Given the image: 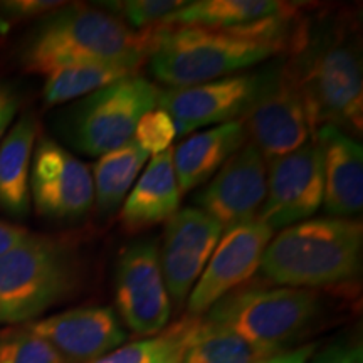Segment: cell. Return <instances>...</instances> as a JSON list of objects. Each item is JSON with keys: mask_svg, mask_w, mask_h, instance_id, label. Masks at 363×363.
<instances>
[{"mask_svg": "<svg viewBox=\"0 0 363 363\" xmlns=\"http://www.w3.org/2000/svg\"><path fill=\"white\" fill-rule=\"evenodd\" d=\"M153 49L155 27L136 33L99 9L65 4L34 27L22 48L21 65L26 72L43 76L93 62L140 67Z\"/></svg>", "mask_w": 363, "mask_h": 363, "instance_id": "6da1fadb", "label": "cell"}, {"mask_svg": "<svg viewBox=\"0 0 363 363\" xmlns=\"http://www.w3.org/2000/svg\"><path fill=\"white\" fill-rule=\"evenodd\" d=\"M363 225L325 217L286 227L267 244L262 279L286 288H320L355 279L362 269Z\"/></svg>", "mask_w": 363, "mask_h": 363, "instance_id": "7a4b0ae2", "label": "cell"}, {"mask_svg": "<svg viewBox=\"0 0 363 363\" xmlns=\"http://www.w3.org/2000/svg\"><path fill=\"white\" fill-rule=\"evenodd\" d=\"M83 278V259L67 239L30 234L0 256V325L30 323L62 301Z\"/></svg>", "mask_w": 363, "mask_h": 363, "instance_id": "3957f363", "label": "cell"}, {"mask_svg": "<svg viewBox=\"0 0 363 363\" xmlns=\"http://www.w3.org/2000/svg\"><path fill=\"white\" fill-rule=\"evenodd\" d=\"M288 65L305 98L313 136L325 125L362 135L363 72L355 45L328 34L318 39L310 34Z\"/></svg>", "mask_w": 363, "mask_h": 363, "instance_id": "277c9868", "label": "cell"}, {"mask_svg": "<svg viewBox=\"0 0 363 363\" xmlns=\"http://www.w3.org/2000/svg\"><path fill=\"white\" fill-rule=\"evenodd\" d=\"M320 296L303 288H242L216 303L203 321L230 331L262 357L289 350L320 316Z\"/></svg>", "mask_w": 363, "mask_h": 363, "instance_id": "5b68a950", "label": "cell"}, {"mask_svg": "<svg viewBox=\"0 0 363 363\" xmlns=\"http://www.w3.org/2000/svg\"><path fill=\"white\" fill-rule=\"evenodd\" d=\"M281 54L269 44L206 27H155L152 72L172 89L233 76Z\"/></svg>", "mask_w": 363, "mask_h": 363, "instance_id": "8992f818", "label": "cell"}, {"mask_svg": "<svg viewBox=\"0 0 363 363\" xmlns=\"http://www.w3.org/2000/svg\"><path fill=\"white\" fill-rule=\"evenodd\" d=\"M160 91L133 74L81 98L65 116V131L79 152L99 157L133 138L143 115L157 106Z\"/></svg>", "mask_w": 363, "mask_h": 363, "instance_id": "52a82bcc", "label": "cell"}, {"mask_svg": "<svg viewBox=\"0 0 363 363\" xmlns=\"http://www.w3.org/2000/svg\"><path fill=\"white\" fill-rule=\"evenodd\" d=\"M242 123L267 163L310 142L313 130L306 103L288 62L266 71L264 84Z\"/></svg>", "mask_w": 363, "mask_h": 363, "instance_id": "ba28073f", "label": "cell"}, {"mask_svg": "<svg viewBox=\"0 0 363 363\" xmlns=\"http://www.w3.org/2000/svg\"><path fill=\"white\" fill-rule=\"evenodd\" d=\"M325 150L313 136L301 148L267 163L266 199L257 219L272 230L310 219L323 203Z\"/></svg>", "mask_w": 363, "mask_h": 363, "instance_id": "9c48e42d", "label": "cell"}, {"mask_svg": "<svg viewBox=\"0 0 363 363\" xmlns=\"http://www.w3.org/2000/svg\"><path fill=\"white\" fill-rule=\"evenodd\" d=\"M29 190L35 212L62 224L84 219L94 202L89 167L48 136L35 145Z\"/></svg>", "mask_w": 363, "mask_h": 363, "instance_id": "30bf717a", "label": "cell"}, {"mask_svg": "<svg viewBox=\"0 0 363 363\" xmlns=\"http://www.w3.org/2000/svg\"><path fill=\"white\" fill-rule=\"evenodd\" d=\"M115 298L120 316L136 335L152 337L169 323L170 298L153 240H138L121 254L116 266Z\"/></svg>", "mask_w": 363, "mask_h": 363, "instance_id": "8fae6325", "label": "cell"}, {"mask_svg": "<svg viewBox=\"0 0 363 363\" xmlns=\"http://www.w3.org/2000/svg\"><path fill=\"white\" fill-rule=\"evenodd\" d=\"M266 71L244 72L158 94L157 106L174 121L177 135L202 126L242 120L264 84Z\"/></svg>", "mask_w": 363, "mask_h": 363, "instance_id": "7c38bea8", "label": "cell"}, {"mask_svg": "<svg viewBox=\"0 0 363 363\" xmlns=\"http://www.w3.org/2000/svg\"><path fill=\"white\" fill-rule=\"evenodd\" d=\"M272 233L274 230L259 219L225 230L199 283L189 294V315L199 316L207 313L219 299L247 283L259 269Z\"/></svg>", "mask_w": 363, "mask_h": 363, "instance_id": "4fadbf2b", "label": "cell"}, {"mask_svg": "<svg viewBox=\"0 0 363 363\" xmlns=\"http://www.w3.org/2000/svg\"><path fill=\"white\" fill-rule=\"evenodd\" d=\"M267 162L254 145L244 143L197 195L201 211L222 229L257 219L266 199Z\"/></svg>", "mask_w": 363, "mask_h": 363, "instance_id": "5bb4252c", "label": "cell"}, {"mask_svg": "<svg viewBox=\"0 0 363 363\" xmlns=\"http://www.w3.org/2000/svg\"><path fill=\"white\" fill-rule=\"evenodd\" d=\"M222 233L219 222L201 208H182L167 220L160 267L167 293L177 305L189 296L201 278Z\"/></svg>", "mask_w": 363, "mask_h": 363, "instance_id": "9a60e30c", "label": "cell"}, {"mask_svg": "<svg viewBox=\"0 0 363 363\" xmlns=\"http://www.w3.org/2000/svg\"><path fill=\"white\" fill-rule=\"evenodd\" d=\"M26 326L66 363H89L116 350L126 340L115 311L106 306L74 308Z\"/></svg>", "mask_w": 363, "mask_h": 363, "instance_id": "2e32d148", "label": "cell"}, {"mask_svg": "<svg viewBox=\"0 0 363 363\" xmlns=\"http://www.w3.org/2000/svg\"><path fill=\"white\" fill-rule=\"evenodd\" d=\"M315 136L325 150L323 206L331 217L350 219L363 206V150L350 135L320 126Z\"/></svg>", "mask_w": 363, "mask_h": 363, "instance_id": "e0dca14e", "label": "cell"}, {"mask_svg": "<svg viewBox=\"0 0 363 363\" xmlns=\"http://www.w3.org/2000/svg\"><path fill=\"white\" fill-rule=\"evenodd\" d=\"M172 152L174 148L170 147L153 157L136 180L128 199H125L120 211V225L125 233H143L169 220L179 211L182 195L177 185Z\"/></svg>", "mask_w": 363, "mask_h": 363, "instance_id": "ac0fdd59", "label": "cell"}, {"mask_svg": "<svg viewBox=\"0 0 363 363\" xmlns=\"http://www.w3.org/2000/svg\"><path fill=\"white\" fill-rule=\"evenodd\" d=\"M242 120H234L216 128L190 136L174 148L172 162L180 195L190 192L211 177L246 143Z\"/></svg>", "mask_w": 363, "mask_h": 363, "instance_id": "d6986e66", "label": "cell"}, {"mask_svg": "<svg viewBox=\"0 0 363 363\" xmlns=\"http://www.w3.org/2000/svg\"><path fill=\"white\" fill-rule=\"evenodd\" d=\"M39 123L33 113L22 115L0 142V208L24 217L30 207V163Z\"/></svg>", "mask_w": 363, "mask_h": 363, "instance_id": "ffe728a7", "label": "cell"}, {"mask_svg": "<svg viewBox=\"0 0 363 363\" xmlns=\"http://www.w3.org/2000/svg\"><path fill=\"white\" fill-rule=\"evenodd\" d=\"M288 6V2L274 0H197L170 13L160 26L227 30L254 24L283 12Z\"/></svg>", "mask_w": 363, "mask_h": 363, "instance_id": "44dd1931", "label": "cell"}, {"mask_svg": "<svg viewBox=\"0 0 363 363\" xmlns=\"http://www.w3.org/2000/svg\"><path fill=\"white\" fill-rule=\"evenodd\" d=\"M147 158L148 153L133 138L99 158L91 174L99 216H113L121 207Z\"/></svg>", "mask_w": 363, "mask_h": 363, "instance_id": "7402d4cb", "label": "cell"}, {"mask_svg": "<svg viewBox=\"0 0 363 363\" xmlns=\"http://www.w3.org/2000/svg\"><path fill=\"white\" fill-rule=\"evenodd\" d=\"M262 357L251 345L199 316L187 318L179 363H256Z\"/></svg>", "mask_w": 363, "mask_h": 363, "instance_id": "603a6c76", "label": "cell"}, {"mask_svg": "<svg viewBox=\"0 0 363 363\" xmlns=\"http://www.w3.org/2000/svg\"><path fill=\"white\" fill-rule=\"evenodd\" d=\"M138 72V66L116 65V62H93V65H78L62 67L45 76L43 89V103L45 108L84 98L104 86L133 76Z\"/></svg>", "mask_w": 363, "mask_h": 363, "instance_id": "cb8c5ba5", "label": "cell"}, {"mask_svg": "<svg viewBox=\"0 0 363 363\" xmlns=\"http://www.w3.org/2000/svg\"><path fill=\"white\" fill-rule=\"evenodd\" d=\"M0 363H66L27 326L0 333Z\"/></svg>", "mask_w": 363, "mask_h": 363, "instance_id": "d4e9b609", "label": "cell"}, {"mask_svg": "<svg viewBox=\"0 0 363 363\" xmlns=\"http://www.w3.org/2000/svg\"><path fill=\"white\" fill-rule=\"evenodd\" d=\"M187 2L180 0H116V2H103L116 19L128 26L130 29H153L162 24L170 13H174Z\"/></svg>", "mask_w": 363, "mask_h": 363, "instance_id": "484cf974", "label": "cell"}, {"mask_svg": "<svg viewBox=\"0 0 363 363\" xmlns=\"http://www.w3.org/2000/svg\"><path fill=\"white\" fill-rule=\"evenodd\" d=\"M175 136L177 131L174 121L165 111L158 108V110H152L142 116V120L136 125L133 140L148 155L150 153L158 155L170 148Z\"/></svg>", "mask_w": 363, "mask_h": 363, "instance_id": "4316f807", "label": "cell"}, {"mask_svg": "<svg viewBox=\"0 0 363 363\" xmlns=\"http://www.w3.org/2000/svg\"><path fill=\"white\" fill-rule=\"evenodd\" d=\"M175 340V325L155 338L142 340L130 345H121L116 350L96 358L89 363H152L162 355Z\"/></svg>", "mask_w": 363, "mask_h": 363, "instance_id": "83f0119b", "label": "cell"}, {"mask_svg": "<svg viewBox=\"0 0 363 363\" xmlns=\"http://www.w3.org/2000/svg\"><path fill=\"white\" fill-rule=\"evenodd\" d=\"M61 6H65V2L56 0H9L0 2V19L6 22L34 19L48 16Z\"/></svg>", "mask_w": 363, "mask_h": 363, "instance_id": "f1b7e54d", "label": "cell"}, {"mask_svg": "<svg viewBox=\"0 0 363 363\" xmlns=\"http://www.w3.org/2000/svg\"><path fill=\"white\" fill-rule=\"evenodd\" d=\"M308 363H363V348L360 343L338 342L313 355Z\"/></svg>", "mask_w": 363, "mask_h": 363, "instance_id": "f546056e", "label": "cell"}, {"mask_svg": "<svg viewBox=\"0 0 363 363\" xmlns=\"http://www.w3.org/2000/svg\"><path fill=\"white\" fill-rule=\"evenodd\" d=\"M17 108H19V96L16 91L0 84V142L7 135V128L16 116Z\"/></svg>", "mask_w": 363, "mask_h": 363, "instance_id": "4dcf8cb0", "label": "cell"}, {"mask_svg": "<svg viewBox=\"0 0 363 363\" xmlns=\"http://www.w3.org/2000/svg\"><path fill=\"white\" fill-rule=\"evenodd\" d=\"M316 345L308 343L301 345L298 348H291V350H286L281 353H276V355L261 358L256 363H308L311 360V357L315 355Z\"/></svg>", "mask_w": 363, "mask_h": 363, "instance_id": "1f68e13d", "label": "cell"}, {"mask_svg": "<svg viewBox=\"0 0 363 363\" xmlns=\"http://www.w3.org/2000/svg\"><path fill=\"white\" fill-rule=\"evenodd\" d=\"M27 235H29V230L26 227L0 219V256L11 251L16 244H19Z\"/></svg>", "mask_w": 363, "mask_h": 363, "instance_id": "d6a6232c", "label": "cell"}, {"mask_svg": "<svg viewBox=\"0 0 363 363\" xmlns=\"http://www.w3.org/2000/svg\"><path fill=\"white\" fill-rule=\"evenodd\" d=\"M185 330H187V318L179 321V323L175 325L174 343H172L170 347L167 348V350L163 352L160 357L155 358V360H153L152 363H179L182 345H184V338H185Z\"/></svg>", "mask_w": 363, "mask_h": 363, "instance_id": "836d02e7", "label": "cell"}]
</instances>
